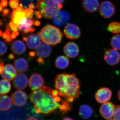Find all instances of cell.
<instances>
[{
  "label": "cell",
  "mask_w": 120,
  "mask_h": 120,
  "mask_svg": "<svg viewBox=\"0 0 120 120\" xmlns=\"http://www.w3.org/2000/svg\"><path fill=\"white\" fill-rule=\"evenodd\" d=\"M52 88L45 86L40 90H33L29 98L34 104L35 112L37 114L49 115L56 112L59 109L60 103L56 101L51 94Z\"/></svg>",
  "instance_id": "6da1fadb"
},
{
  "label": "cell",
  "mask_w": 120,
  "mask_h": 120,
  "mask_svg": "<svg viewBox=\"0 0 120 120\" xmlns=\"http://www.w3.org/2000/svg\"><path fill=\"white\" fill-rule=\"evenodd\" d=\"M54 84L59 95L70 103L79 97L80 82L75 74H59L55 78Z\"/></svg>",
  "instance_id": "7a4b0ae2"
},
{
  "label": "cell",
  "mask_w": 120,
  "mask_h": 120,
  "mask_svg": "<svg viewBox=\"0 0 120 120\" xmlns=\"http://www.w3.org/2000/svg\"><path fill=\"white\" fill-rule=\"evenodd\" d=\"M39 35L43 42L52 46L59 44L62 41V34L60 29L50 24L45 26Z\"/></svg>",
  "instance_id": "3957f363"
},
{
  "label": "cell",
  "mask_w": 120,
  "mask_h": 120,
  "mask_svg": "<svg viewBox=\"0 0 120 120\" xmlns=\"http://www.w3.org/2000/svg\"><path fill=\"white\" fill-rule=\"evenodd\" d=\"M62 4L53 0H41L36 4L35 8L38 9L42 15L47 19H52L62 8Z\"/></svg>",
  "instance_id": "277c9868"
},
{
  "label": "cell",
  "mask_w": 120,
  "mask_h": 120,
  "mask_svg": "<svg viewBox=\"0 0 120 120\" xmlns=\"http://www.w3.org/2000/svg\"><path fill=\"white\" fill-rule=\"evenodd\" d=\"M104 60L109 65L115 66L120 62V54L114 49H107L104 52Z\"/></svg>",
  "instance_id": "5b68a950"
},
{
  "label": "cell",
  "mask_w": 120,
  "mask_h": 120,
  "mask_svg": "<svg viewBox=\"0 0 120 120\" xmlns=\"http://www.w3.org/2000/svg\"><path fill=\"white\" fill-rule=\"evenodd\" d=\"M99 12L101 16L105 19H109L115 13L116 9L113 4L109 1H103L99 7Z\"/></svg>",
  "instance_id": "8992f818"
},
{
  "label": "cell",
  "mask_w": 120,
  "mask_h": 120,
  "mask_svg": "<svg viewBox=\"0 0 120 120\" xmlns=\"http://www.w3.org/2000/svg\"><path fill=\"white\" fill-rule=\"evenodd\" d=\"M112 92L109 88L106 87H101L99 89L95 95L96 101L101 104L108 102L111 99Z\"/></svg>",
  "instance_id": "52a82bcc"
},
{
  "label": "cell",
  "mask_w": 120,
  "mask_h": 120,
  "mask_svg": "<svg viewBox=\"0 0 120 120\" xmlns=\"http://www.w3.org/2000/svg\"><path fill=\"white\" fill-rule=\"evenodd\" d=\"M65 35L68 38L71 39H77L81 36V31L77 25L74 24H67L64 29Z\"/></svg>",
  "instance_id": "ba28073f"
},
{
  "label": "cell",
  "mask_w": 120,
  "mask_h": 120,
  "mask_svg": "<svg viewBox=\"0 0 120 120\" xmlns=\"http://www.w3.org/2000/svg\"><path fill=\"white\" fill-rule=\"evenodd\" d=\"M34 23L33 18L26 17L20 21L17 25L18 29L24 34L34 32L35 30L32 27Z\"/></svg>",
  "instance_id": "9c48e42d"
},
{
  "label": "cell",
  "mask_w": 120,
  "mask_h": 120,
  "mask_svg": "<svg viewBox=\"0 0 120 120\" xmlns=\"http://www.w3.org/2000/svg\"><path fill=\"white\" fill-rule=\"evenodd\" d=\"M45 80L40 74L35 73L32 74L29 79L28 85L32 90H40L44 86Z\"/></svg>",
  "instance_id": "30bf717a"
},
{
  "label": "cell",
  "mask_w": 120,
  "mask_h": 120,
  "mask_svg": "<svg viewBox=\"0 0 120 120\" xmlns=\"http://www.w3.org/2000/svg\"><path fill=\"white\" fill-rule=\"evenodd\" d=\"M52 19L53 22L56 26L61 27L68 22L71 16L66 11H60Z\"/></svg>",
  "instance_id": "8fae6325"
},
{
  "label": "cell",
  "mask_w": 120,
  "mask_h": 120,
  "mask_svg": "<svg viewBox=\"0 0 120 120\" xmlns=\"http://www.w3.org/2000/svg\"><path fill=\"white\" fill-rule=\"evenodd\" d=\"M23 39L26 42L27 47L31 49H36L42 44V41L38 34H30L24 37Z\"/></svg>",
  "instance_id": "7c38bea8"
},
{
  "label": "cell",
  "mask_w": 120,
  "mask_h": 120,
  "mask_svg": "<svg viewBox=\"0 0 120 120\" xmlns=\"http://www.w3.org/2000/svg\"><path fill=\"white\" fill-rule=\"evenodd\" d=\"M11 98L13 104L18 106H24L28 99L26 93L22 90L15 91L11 95Z\"/></svg>",
  "instance_id": "4fadbf2b"
},
{
  "label": "cell",
  "mask_w": 120,
  "mask_h": 120,
  "mask_svg": "<svg viewBox=\"0 0 120 120\" xmlns=\"http://www.w3.org/2000/svg\"><path fill=\"white\" fill-rule=\"evenodd\" d=\"M63 52L67 57L75 58L77 57L79 54V47L75 42H69L64 46Z\"/></svg>",
  "instance_id": "5bb4252c"
},
{
  "label": "cell",
  "mask_w": 120,
  "mask_h": 120,
  "mask_svg": "<svg viewBox=\"0 0 120 120\" xmlns=\"http://www.w3.org/2000/svg\"><path fill=\"white\" fill-rule=\"evenodd\" d=\"M115 109V106L113 103L108 102L101 105L99 112L103 118L108 120L113 117Z\"/></svg>",
  "instance_id": "9a60e30c"
},
{
  "label": "cell",
  "mask_w": 120,
  "mask_h": 120,
  "mask_svg": "<svg viewBox=\"0 0 120 120\" xmlns=\"http://www.w3.org/2000/svg\"><path fill=\"white\" fill-rule=\"evenodd\" d=\"M28 84V77L23 73H18L13 81V87L17 90H24L27 87Z\"/></svg>",
  "instance_id": "2e32d148"
},
{
  "label": "cell",
  "mask_w": 120,
  "mask_h": 120,
  "mask_svg": "<svg viewBox=\"0 0 120 120\" xmlns=\"http://www.w3.org/2000/svg\"><path fill=\"white\" fill-rule=\"evenodd\" d=\"M52 52V47L50 45L44 42L35 50V53L37 56L42 59L49 57Z\"/></svg>",
  "instance_id": "e0dca14e"
},
{
  "label": "cell",
  "mask_w": 120,
  "mask_h": 120,
  "mask_svg": "<svg viewBox=\"0 0 120 120\" xmlns=\"http://www.w3.org/2000/svg\"><path fill=\"white\" fill-rule=\"evenodd\" d=\"M0 74L4 79L11 81L14 79L17 75V71L12 65L8 64L4 65L3 71Z\"/></svg>",
  "instance_id": "ac0fdd59"
},
{
  "label": "cell",
  "mask_w": 120,
  "mask_h": 120,
  "mask_svg": "<svg viewBox=\"0 0 120 120\" xmlns=\"http://www.w3.org/2000/svg\"><path fill=\"white\" fill-rule=\"evenodd\" d=\"M82 3L85 11L89 13H94L99 8L98 0H83Z\"/></svg>",
  "instance_id": "d6986e66"
},
{
  "label": "cell",
  "mask_w": 120,
  "mask_h": 120,
  "mask_svg": "<svg viewBox=\"0 0 120 120\" xmlns=\"http://www.w3.org/2000/svg\"><path fill=\"white\" fill-rule=\"evenodd\" d=\"M11 49L14 54L22 55L26 52V45L22 41L16 40L14 41L11 45Z\"/></svg>",
  "instance_id": "ffe728a7"
},
{
  "label": "cell",
  "mask_w": 120,
  "mask_h": 120,
  "mask_svg": "<svg viewBox=\"0 0 120 120\" xmlns=\"http://www.w3.org/2000/svg\"><path fill=\"white\" fill-rule=\"evenodd\" d=\"M14 67L19 73H23L28 71L29 66L28 62L22 57L15 59L14 62Z\"/></svg>",
  "instance_id": "44dd1931"
},
{
  "label": "cell",
  "mask_w": 120,
  "mask_h": 120,
  "mask_svg": "<svg viewBox=\"0 0 120 120\" xmlns=\"http://www.w3.org/2000/svg\"><path fill=\"white\" fill-rule=\"evenodd\" d=\"M11 98L8 95H3L0 96V110L8 111L12 106Z\"/></svg>",
  "instance_id": "7402d4cb"
},
{
  "label": "cell",
  "mask_w": 120,
  "mask_h": 120,
  "mask_svg": "<svg viewBox=\"0 0 120 120\" xmlns=\"http://www.w3.org/2000/svg\"><path fill=\"white\" fill-rule=\"evenodd\" d=\"M93 113L94 111L92 107L86 104L82 105L79 110L80 116L86 120L90 118L93 115Z\"/></svg>",
  "instance_id": "603a6c76"
},
{
  "label": "cell",
  "mask_w": 120,
  "mask_h": 120,
  "mask_svg": "<svg viewBox=\"0 0 120 120\" xmlns=\"http://www.w3.org/2000/svg\"><path fill=\"white\" fill-rule=\"evenodd\" d=\"M69 60L66 56H58L55 61V65L57 68L64 69L68 67L69 65Z\"/></svg>",
  "instance_id": "cb8c5ba5"
},
{
  "label": "cell",
  "mask_w": 120,
  "mask_h": 120,
  "mask_svg": "<svg viewBox=\"0 0 120 120\" xmlns=\"http://www.w3.org/2000/svg\"><path fill=\"white\" fill-rule=\"evenodd\" d=\"M11 89V83L5 79L0 80V95H3L9 93Z\"/></svg>",
  "instance_id": "d4e9b609"
},
{
  "label": "cell",
  "mask_w": 120,
  "mask_h": 120,
  "mask_svg": "<svg viewBox=\"0 0 120 120\" xmlns=\"http://www.w3.org/2000/svg\"><path fill=\"white\" fill-rule=\"evenodd\" d=\"M59 109L62 112V115H64L71 111L72 109V105L70 102L62 99L60 102Z\"/></svg>",
  "instance_id": "484cf974"
},
{
  "label": "cell",
  "mask_w": 120,
  "mask_h": 120,
  "mask_svg": "<svg viewBox=\"0 0 120 120\" xmlns=\"http://www.w3.org/2000/svg\"><path fill=\"white\" fill-rule=\"evenodd\" d=\"M23 10L21 11H17L15 9L12 11V19L16 24L18 25L20 21L26 18V15Z\"/></svg>",
  "instance_id": "4316f807"
},
{
  "label": "cell",
  "mask_w": 120,
  "mask_h": 120,
  "mask_svg": "<svg viewBox=\"0 0 120 120\" xmlns=\"http://www.w3.org/2000/svg\"><path fill=\"white\" fill-rule=\"evenodd\" d=\"M107 29L113 34L120 33V23L117 22H112L109 24Z\"/></svg>",
  "instance_id": "83f0119b"
},
{
  "label": "cell",
  "mask_w": 120,
  "mask_h": 120,
  "mask_svg": "<svg viewBox=\"0 0 120 120\" xmlns=\"http://www.w3.org/2000/svg\"><path fill=\"white\" fill-rule=\"evenodd\" d=\"M110 44L114 49L120 50V34H116L113 36L110 40Z\"/></svg>",
  "instance_id": "f1b7e54d"
},
{
  "label": "cell",
  "mask_w": 120,
  "mask_h": 120,
  "mask_svg": "<svg viewBox=\"0 0 120 120\" xmlns=\"http://www.w3.org/2000/svg\"><path fill=\"white\" fill-rule=\"evenodd\" d=\"M8 47L6 43L0 40V56H3L6 53Z\"/></svg>",
  "instance_id": "f546056e"
},
{
  "label": "cell",
  "mask_w": 120,
  "mask_h": 120,
  "mask_svg": "<svg viewBox=\"0 0 120 120\" xmlns=\"http://www.w3.org/2000/svg\"><path fill=\"white\" fill-rule=\"evenodd\" d=\"M113 117L116 120H120V105L115 106Z\"/></svg>",
  "instance_id": "4dcf8cb0"
},
{
  "label": "cell",
  "mask_w": 120,
  "mask_h": 120,
  "mask_svg": "<svg viewBox=\"0 0 120 120\" xmlns=\"http://www.w3.org/2000/svg\"><path fill=\"white\" fill-rule=\"evenodd\" d=\"M19 0H10L9 4L11 8L15 9L18 7L19 5Z\"/></svg>",
  "instance_id": "1f68e13d"
},
{
  "label": "cell",
  "mask_w": 120,
  "mask_h": 120,
  "mask_svg": "<svg viewBox=\"0 0 120 120\" xmlns=\"http://www.w3.org/2000/svg\"><path fill=\"white\" fill-rule=\"evenodd\" d=\"M23 11L26 13V17L32 18L33 16V13L34 12V10L27 8L24 9Z\"/></svg>",
  "instance_id": "d6a6232c"
},
{
  "label": "cell",
  "mask_w": 120,
  "mask_h": 120,
  "mask_svg": "<svg viewBox=\"0 0 120 120\" xmlns=\"http://www.w3.org/2000/svg\"><path fill=\"white\" fill-rule=\"evenodd\" d=\"M9 28L11 29V31H12L13 32L18 31V30H19L17 25L12 20H11L9 24Z\"/></svg>",
  "instance_id": "836d02e7"
},
{
  "label": "cell",
  "mask_w": 120,
  "mask_h": 120,
  "mask_svg": "<svg viewBox=\"0 0 120 120\" xmlns=\"http://www.w3.org/2000/svg\"><path fill=\"white\" fill-rule=\"evenodd\" d=\"M51 94L52 96L54 97L55 98L59 95V92L57 90H52L51 91Z\"/></svg>",
  "instance_id": "e575fe53"
},
{
  "label": "cell",
  "mask_w": 120,
  "mask_h": 120,
  "mask_svg": "<svg viewBox=\"0 0 120 120\" xmlns=\"http://www.w3.org/2000/svg\"><path fill=\"white\" fill-rule=\"evenodd\" d=\"M19 34L18 31H13L12 33L11 34V38L12 39H14L16 38L17 36H18Z\"/></svg>",
  "instance_id": "d590c367"
},
{
  "label": "cell",
  "mask_w": 120,
  "mask_h": 120,
  "mask_svg": "<svg viewBox=\"0 0 120 120\" xmlns=\"http://www.w3.org/2000/svg\"><path fill=\"white\" fill-rule=\"evenodd\" d=\"M8 1L7 0H1L0 4L3 8H5L8 7Z\"/></svg>",
  "instance_id": "8d00e7d4"
},
{
  "label": "cell",
  "mask_w": 120,
  "mask_h": 120,
  "mask_svg": "<svg viewBox=\"0 0 120 120\" xmlns=\"http://www.w3.org/2000/svg\"><path fill=\"white\" fill-rule=\"evenodd\" d=\"M10 10L8 9H5L3 11V15L4 16H8L10 13Z\"/></svg>",
  "instance_id": "74e56055"
},
{
  "label": "cell",
  "mask_w": 120,
  "mask_h": 120,
  "mask_svg": "<svg viewBox=\"0 0 120 120\" xmlns=\"http://www.w3.org/2000/svg\"><path fill=\"white\" fill-rule=\"evenodd\" d=\"M4 63L2 61H0V74H1L3 71L4 69Z\"/></svg>",
  "instance_id": "f35d334b"
},
{
  "label": "cell",
  "mask_w": 120,
  "mask_h": 120,
  "mask_svg": "<svg viewBox=\"0 0 120 120\" xmlns=\"http://www.w3.org/2000/svg\"><path fill=\"white\" fill-rule=\"evenodd\" d=\"M28 8L30 9H33L35 8V7L34 4L32 3H31L28 5Z\"/></svg>",
  "instance_id": "ab89813d"
},
{
  "label": "cell",
  "mask_w": 120,
  "mask_h": 120,
  "mask_svg": "<svg viewBox=\"0 0 120 120\" xmlns=\"http://www.w3.org/2000/svg\"><path fill=\"white\" fill-rule=\"evenodd\" d=\"M41 24V22L38 20H35L34 22V25L37 26H38Z\"/></svg>",
  "instance_id": "60d3db41"
},
{
  "label": "cell",
  "mask_w": 120,
  "mask_h": 120,
  "mask_svg": "<svg viewBox=\"0 0 120 120\" xmlns=\"http://www.w3.org/2000/svg\"><path fill=\"white\" fill-rule=\"evenodd\" d=\"M55 2L59 4H62L65 1V0H53Z\"/></svg>",
  "instance_id": "b9f144b4"
},
{
  "label": "cell",
  "mask_w": 120,
  "mask_h": 120,
  "mask_svg": "<svg viewBox=\"0 0 120 120\" xmlns=\"http://www.w3.org/2000/svg\"><path fill=\"white\" fill-rule=\"evenodd\" d=\"M26 120H39L37 118H35V117H30L27 118Z\"/></svg>",
  "instance_id": "7bdbcfd3"
},
{
  "label": "cell",
  "mask_w": 120,
  "mask_h": 120,
  "mask_svg": "<svg viewBox=\"0 0 120 120\" xmlns=\"http://www.w3.org/2000/svg\"><path fill=\"white\" fill-rule=\"evenodd\" d=\"M40 14H41V12H40L39 11H35L34 15H35L36 17H38V16L39 15H40Z\"/></svg>",
  "instance_id": "ee69618b"
},
{
  "label": "cell",
  "mask_w": 120,
  "mask_h": 120,
  "mask_svg": "<svg viewBox=\"0 0 120 120\" xmlns=\"http://www.w3.org/2000/svg\"><path fill=\"white\" fill-rule=\"evenodd\" d=\"M62 120H74L72 118H70V117H66L62 119Z\"/></svg>",
  "instance_id": "f6af8a7d"
},
{
  "label": "cell",
  "mask_w": 120,
  "mask_h": 120,
  "mask_svg": "<svg viewBox=\"0 0 120 120\" xmlns=\"http://www.w3.org/2000/svg\"><path fill=\"white\" fill-rule=\"evenodd\" d=\"M9 58L10 59H13L14 58V56L12 54H10L9 55Z\"/></svg>",
  "instance_id": "bcb514c9"
},
{
  "label": "cell",
  "mask_w": 120,
  "mask_h": 120,
  "mask_svg": "<svg viewBox=\"0 0 120 120\" xmlns=\"http://www.w3.org/2000/svg\"><path fill=\"white\" fill-rule=\"evenodd\" d=\"M117 96H118V98L119 101H120V90H119L118 92V94H117Z\"/></svg>",
  "instance_id": "7dc6e473"
},
{
  "label": "cell",
  "mask_w": 120,
  "mask_h": 120,
  "mask_svg": "<svg viewBox=\"0 0 120 120\" xmlns=\"http://www.w3.org/2000/svg\"><path fill=\"white\" fill-rule=\"evenodd\" d=\"M3 10V7L0 4V12H1Z\"/></svg>",
  "instance_id": "c3c4849f"
},
{
  "label": "cell",
  "mask_w": 120,
  "mask_h": 120,
  "mask_svg": "<svg viewBox=\"0 0 120 120\" xmlns=\"http://www.w3.org/2000/svg\"><path fill=\"white\" fill-rule=\"evenodd\" d=\"M3 24V22H2V20L1 19H0V26H2Z\"/></svg>",
  "instance_id": "681fc988"
},
{
  "label": "cell",
  "mask_w": 120,
  "mask_h": 120,
  "mask_svg": "<svg viewBox=\"0 0 120 120\" xmlns=\"http://www.w3.org/2000/svg\"><path fill=\"white\" fill-rule=\"evenodd\" d=\"M19 6L20 7H21V8H23V5L22 4V3H20V4H19Z\"/></svg>",
  "instance_id": "f907efd6"
},
{
  "label": "cell",
  "mask_w": 120,
  "mask_h": 120,
  "mask_svg": "<svg viewBox=\"0 0 120 120\" xmlns=\"http://www.w3.org/2000/svg\"><path fill=\"white\" fill-rule=\"evenodd\" d=\"M3 32H2V31L0 30V37L2 36V34H3Z\"/></svg>",
  "instance_id": "816d5d0a"
},
{
  "label": "cell",
  "mask_w": 120,
  "mask_h": 120,
  "mask_svg": "<svg viewBox=\"0 0 120 120\" xmlns=\"http://www.w3.org/2000/svg\"><path fill=\"white\" fill-rule=\"evenodd\" d=\"M107 120H116L114 118V119H112V118H110V119H108Z\"/></svg>",
  "instance_id": "f5cc1de1"
},
{
  "label": "cell",
  "mask_w": 120,
  "mask_h": 120,
  "mask_svg": "<svg viewBox=\"0 0 120 120\" xmlns=\"http://www.w3.org/2000/svg\"><path fill=\"white\" fill-rule=\"evenodd\" d=\"M36 0L38 1H41V0Z\"/></svg>",
  "instance_id": "db71d44e"
}]
</instances>
